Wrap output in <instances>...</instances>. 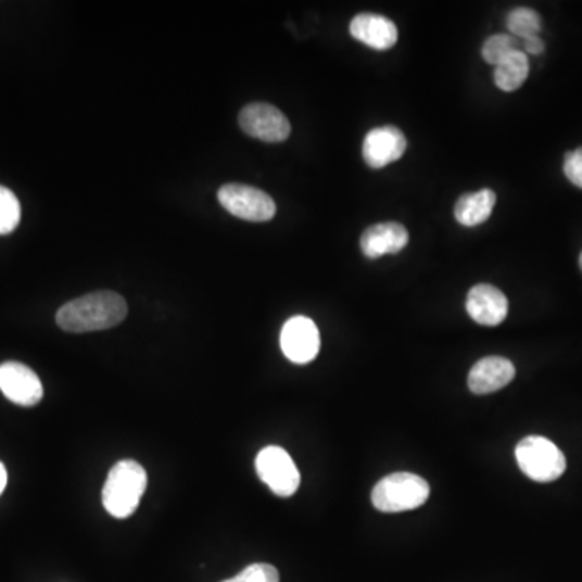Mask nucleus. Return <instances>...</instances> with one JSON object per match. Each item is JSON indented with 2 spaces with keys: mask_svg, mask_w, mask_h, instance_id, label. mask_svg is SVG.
I'll return each instance as SVG.
<instances>
[{
  "mask_svg": "<svg viewBox=\"0 0 582 582\" xmlns=\"http://www.w3.org/2000/svg\"><path fill=\"white\" fill-rule=\"evenodd\" d=\"M522 51L521 41L516 39L515 36L507 35H494L484 42L482 46V58L488 64L497 67L501 62H504L513 52Z\"/></svg>",
  "mask_w": 582,
  "mask_h": 582,
  "instance_id": "18",
  "label": "nucleus"
},
{
  "mask_svg": "<svg viewBox=\"0 0 582 582\" xmlns=\"http://www.w3.org/2000/svg\"><path fill=\"white\" fill-rule=\"evenodd\" d=\"M7 485V469L5 466L0 463V495H2V492L5 491Z\"/></svg>",
  "mask_w": 582,
  "mask_h": 582,
  "instance_id": "23",
  "label": "nucleus"
},
{
  "mask_svg": "<svg viewBox=\"0 0 582 582\" xmlns=\"http://www.w3.org/2000/svg\"><path fill=\"white\" fill-rule=\"evenodd\" d=\"M529 76V59L522 51L513 52L495 67V85L502 91H516L524 85Z\"/></svg>",
  "mask_w": 582,
  "mask_h": 582,
  "instance_id": "16",
  "label": "nucleus"
},
{
  "mask_svg": "<svg viewBox=\"0 0 582 582\" xmlns=\"http://www.w3.org/2000/svg\"><path fill=\"white\" fill-rule=\"evenodd\" d=\"M495 201L497 197L488 188L476 193L463 194L455 206V218L465 227H478L491 217Z\"/></svg>",
  "mask_w": 582,
  "mask_h": 582,
  "instance_id": "15",
  "label": "nucleus"
},
{
  "mask_svg": "<svg viewBox=\"0 0 582 582\" xmlns=\"http://www.w3.org/2000/svg\"><path fill=\"white\" fill-rule=\"evenodd\" d=\"M466 311L475 322L495 327L507 319L508 300L497 287L479 283L469 290Z\"/></svg>",
  "mask_w": 582,
  "mask_h": 582,
  "instance_id": "11",
  "label": "nucleus"
},
{
  "mask_svg": "<svg viewBox=\"0 0 582 582\" xmlns=\"http://www.w3.org/2000/svg\"><path fill=\"white\" fill-rule=\"evenodd\" d=\"M564 172L568 180L574 187L581 188L582 190V148L567 152V155H565Z\"/></svg>",
  "mask_w": 582,
  "mask_h": 582,
  "instance_id": "21",
  "label": "nucleus"
},
{
  "mask_svg": "<svg viewBox=\"0 0 582 582\" xmlns=\"http://www.w3.org/2000/svg\"><path fill=\"white\" fill-rule=\"evenodd\" d=\"M350 33L356 41L376 51L392 49L398 41V28L392 20L376 13H359L350 23Z\"/></svg>",
  "mask_w": 582,
  "mask_h": 582,
  "instance_id": "12",
  "label": "nucleus"
},
{
  "mask_svg": "<svg viewBox=\"0 0 582 582\" xmlns=\"http://www.w3.org/2000/svg\"><path fill=\"white\" fill-rule=\"evenodd\" d=\"M515 376V364L509 359L488 356L472 366L468 377L469 390L476 395H488L507 387Z\"/></svg>",
  "mask_w": 582,
  "mask_h": 582,
  "instance_id": "13",
  "label": "nucleus"
},
{
  "mask_svg": "<svg viewBox=\"0 0 582 582\" xmlns=\"http://www.w3.org/2000/svg\"><path fill=\"white\" fill-rule=\"evenodd\" d=\"M22 207L18 198L9 188L0 187V235H9L18 227Z\"/></svg>",
  "mask_w": 582,
  "mask_h": 582,
  "instance_id": "19",
  "label": "nucleus"
},
{
  "mask_svg": "<svg viewBox=\"0 0 582 582\" xmlns=\"http://www.w3.org/2000/svg\"><path fill=\"white\" fill-rule=\"evenodd\" d=\"M522 52L524 54L541 55L545 51L544 41L539 36H532V38L522 39L521 41Z\"/></svg>",
  "mask_w": 582,
  "mask_h": 582,
  "instance_id": "22",
  "label": "nucleus"
},
{
  "mask_svg": "<svg viewBox=\"0 0 582 582\" xmlns=\"http://www.w3.org/2000/svg\"><path fill=\"white\" fill-rule=\"evenodd\" d=\"M0 390L7 400L25 408L38 405L45 395L38 374L16 362L0 364Z\"/></svg>",
  "mask_w": 582,
  "mask_h": 582,
  "instance_id": "8",
  "label": "nucleus"
},
{
  "mask_svg": "<svg viewBox=\"0 0 582 582\" xmlns=\"http://www.w3.org/2000/svg\"><path fill=\"white\" fill-rule=\"evenodd\" d=\"M222 582H244V581L241 580L240 574H237V577L230 578V580H225V581H222Z\"/></svg>",
  "mask_w": 582,
  "mask_h": 582,
  "instance_id": "24",
  "label": "nucleus"
},
{
  "mask_svg": "<svg viewBox=\"0 0 582 582\" xmlns=\"http://www.w3.org/2000/svg\"><path fill=\"white\" fill-rule=\"evenodd\" d=\"M128 304L115 291H94L68 301L58 311V326L65 332L86 333L107 330L124 322Z\"/></svg>",
  "mask_w": 582,
  "mask_h": 582,
  "instance_id": "1",
  "label": "nucleus"
},
{
  "mask_svg": "<svg viewBox=\"0 0 582 582\" xmlns=\"http://www.w3.org/2000/svg\"><path fill=\"white\" fill-rule=\"evenodd\" d=\"M507 28L509 35L522 41V39L539 36L542 29V18L535 10L529 7H518L508 13Z\"/></svg>",
  "mask_w": 582,
  "mask_h": 582,
  "instance_id": "17",
  "label": "nucleus"
},
{
  "mask_svg": "<svg viewBox=\"0 0 582 582\" xmlns=\"http://www.w3.org/2000/svg\"><path fill=\"white\" fill-rule=\"evenodd\" d=\"M256 471L261 481L279 497H291L300 488V471L289 455L280 446H266L256 456Z\"/></svg>",
  "mask_w": 582,
  "mask_h": 582,
  "instance_id": "6",
  "label": "nucleus"
},
{
  "mask_svg": "<svg viewBox=\"0 0 582 582\" xmlns=\"http://www.w3.org/2000/svg\"><path fill=\"white\" fill-rule=\"evenodd\" d=\"M516 459L521 471L535 482L557 481L567 469L561 450L541 435L522 439L516 446Z\"/></svg>",
  "mask_w": 582,
  "mask_h": 582,
  "instance_id": "4",
  "label": "nucleus"
},
{
  "mask_svg": "<svg viewBox=\"0 0 582 582\" xmlns=\"http://www.w3.org/2000/svg\"><path fill=\"white\" fill-rule=\"evenodd\" d=\"M238 122L248 137L266 143H282L291 134L289 118L276 105L266 102H254L243 107Z\"/></svg>",
  "mask_w": 582,
  "mask_h": 582,
  "instance_id": "7",
  "label": "nucleus"
},
{
  "mask_svg": "<svg viewBox=\"0 0 582 582\" xmlns=\"http://www.w3.org/2000/svg\"><path fill=\"white\" fill-rule=\"evenodd\" d=\"M580 267H581V270H582V253H581V256H580Z\"/></svg>",
  "mask_w": 582,
  "mask_h": 582,
  "instance_id": "25",
  "label": "nucleus"
},
{
  "mask_svg": "<svg viewBox=\"0 0 582 582\" xmlns=\"http://www.w3.org/2000/svg\"><path fill=\"white\" fill-rule=\"evenodd\" d=\"M146 488L148 475L143 466L135 459H122L109 471L102 489V504L114 518H128L140 507Z\"/></svg>",
  "mask_w": 582,
  "mask_h": 582,
  "instance_id": "2",
  "label": "nucleus"
},
{
  "mask_svg": "<svg viewBox=\"0 0 582 582\" xmlns=\"http://www.w3.org/2000/svg\"><path fill=\"white\" fill-rule=\"evenodd\" d=\"M431 495L428 481L412 472L387 476L374 488L370 501L382 513H402L425 505Z\"/></svg>",
  "mask_w": 582,
  "mask_h": 582,
  "instance_id": "3",
  "label": "nucleus"
},
{
  "mask_svg": "<svg viewBox=\"0 0 582 582\" xmlns=\"http://www.w3.org/2000/svg\"><path fill=\"white\" fill-rule=\"evenodd\" d=\"M406 138L400 128L393 125L374 128L364 138L363 157L372 168H382L403 157L406 151Z\"/></svg>",
  "mask_w": 582,
  "mask_h": 582,
  "instance_id": "10",
  "label": "nucleus"
},
{
  "mask_svg": "<svg viewBox=\"0 0 582 582\" xmlns=\"http://www.w3.org/2000/svg\"><path fill=\"white\" fill-rule=\"evenodd\" d=\"M217 198L227 213L243 220L267 222L277 213L276 201L269 194L248 185H224L218 190Z\"/></svg>",
  "mask_w": 582,
  "mask_h": 582,
  "instance_id": "5",
  "label": "nucleus"
},
{
  "mask_svg": "<svg viewBox=\"0 0 582 582\" xmlns=\"http://www.w3.org/2000/svg\"><path fill=\"white\" fill-rule=\"evenodd\" d=\"M280 346H282L283 355L291 363L307 364L314 362L320 350L319 329L309 317H291L282 327Z\"/></svg>",
  "mask_w": 582,
  "mask_h": 582,
  "instance_id": "9",
  "label": "nucleus"
},
{
  "mask_svg": "<svg viewBox=\"0 0 582 582\" xmlns=\"http://www.w3.org/2000/svg\"><path fill=\"white\" fill-rule=\"evenodd\" d=\"M244 582H280L276 567L267 564H254L238 573Z\"/></svg>",
  "mask_w": 582,
  "mask_h": 582,
  "instance_id": "20",
  "label": "nucleus"
},
{
  "mask_svg": "<svg viewBox=\"0 0 582 582\" xmlns=\"http://www.w3.org/2000/svg\"><path fill=\"white\" fill-rule=\"evenodd\" d=\"M409 233L402 224L385 222V224L370 225L362 235V251L369 260L396 254L408 244Z\"/></svg>",
  "mask_w": 582,
  "mask_h": 582,
  "instance_id": "14",
  "label": "nucleus"
}]
</instances>
